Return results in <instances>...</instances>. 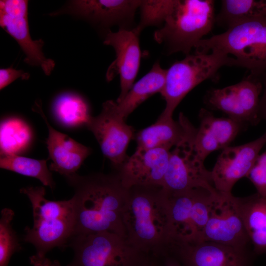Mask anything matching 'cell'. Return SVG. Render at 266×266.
I'll return each mask as SVG.
<instances>
[{"instance_id": "f546056e", "label": "cell", "mask_w": 266, "mask_h": 266, "mask_svg": "<svg viewBox=\"0 0 266 266\" xmlns=\"http://www.w3.org/2000/svg\"><path fill=\"white\" fill-rule=\"evenodd\" d=\"M247 177L254 185L257 193L266 198V150L259 155Z\"/></svg>"}, {"instance_id": "7402d4cb", "label": "cell", "mask_w": 266, "mask_h": 266, "mask_svg": "<svg viewBox=\"0 0 266 266\" xmlns=\"http://www.w3.org/2000/svg\"><path fill=\"white\" fill-rule=\"evenodd\" d=\"M238 199L244 228L255 252L266 253V198L256 193Z\"/></svg>"}, {"instance_id": "8992f818", "label": "cell", "mask_w": 266, "mask_h": 266, "mask_svg": "<svg viewBox=\"0 0 266 266\" xmlns=\"http://www.w3.org/2000/svg\"><path fill=\"white\" fill-rule=\"evenodd\" d=\"M239 66L233 57L213 50L203 53L195 50L182 60L174 62L167 69L165 84L161 93L166 106L161 116L172 118L173 112L186 95L207 79H217V74L224 66Z\"/></svg>"}, {"instance_id": "44dd1931", "label": "cell", "mask_w": 266, "mask_h": 266, "mask_svg": "<svg viewBox=\"0 0 266 266\" xmlns=\"http://www.w3.org/2000/svg\"><path fill=\"white\" fill-rule=\"evenodd\" d=\"M166 69L159 62H156L150 70L133 84L119 102L115 101V108L119 114L126 119L141 103L152 95L161 93L165 84Z\"/></svg>"}, {"instance_id": "f1b7e54d", "label": "cell", "mask_w": 266, "mask_h": 266, "mask_svg": "<svg viewBox=\"0 0 266 266\" xmlns=\"http://www.w3.org/2000/svg\"><path fill=\"white\" fill-rule=\"evenodd\" d=\"M14 216V212L10 208H4L0 212V266H8L12 256L21 248L11 225Z\"/></svg>"}, {"instance_id": "1f68e13d", "label": "cell", "mask_w": 266, "mask_h": 266, "mask_svg": "<svg viewBox=\"0 0 266 266\" xmlns=\"http://www.w3.org/2000/svg\"><path fill=\"white\" fill-rule=\"evenodd\" d=\"M260 77L263 84V91L260 99L259 115L261 120L266 121V72Z\"/></svg>"}, {"instance_id": "7c38bea8", "label": "cell", "mask_w": 266, "mask_h": 266, "mask_svg": "<svg viewBox=\"0 0 266 266\" xmlns=\"http://www.w3.org/2000/svg\"><path fill=\"white\" fill-rule=\"evenodd\" d=\"M266 143V131L254 140L223 149L211 171L216 190L232 193L234 184L241 178L247 177Z\"/></svg>"}, {"instance_id": "5b68a950", "label": "cell", "mask_w": 266, "mask_h": 266, "mask_svg": "<svg viewBox=\"0 0 266 266\" xmlns=\"http://www.w3.org/2000/svg\"><path fill=\"white\" fill-rule=\"evenodd\" d=\"M194 48L203 53L217 50L232 55L240 67L260 76L266 72V18L236 23L223 33L200 40Z\"/></svg>"}, {"instance_id": "5bb4252c", "label": "cell", "mask_w": 266, "mask_h": 266, "mask_svg": "<svg viewBox=\"0 0 266 266\" xmlns=\"http://www.w3.org/2000/svg\"><path fill=\"white\" fill-rule=\"evenodd\" d=\"M139 35L134 29H119L117 32L108 31L103 41L111 46L116 58L109 66L106 73L108 81L116 75L120 76V93L116 101H120L133 85L140 63L141 51Z\"/></svg>"}, {"instance_id": "9c48e42d", "label": "cell", "mask_w": 266, "mask_h": 266, "mask_svg": "<svg viewBox=\"0 0 266 266\" xmlns=\"http://www.w3.org/2000/svg\"><path fill=\"white\" fill-rule=\"evenodd\" d=\"M249 241L243 222L238 198L216 191L212 195L209 217L201 241L244 249Z\"/></svg>"}, {"instance_id": "52a82bcc", "label": "cell", "mask_w": 266, "mask_h": 266, "mask_svg": "<svg viewBox=\"0 0 266 266\" xmlns=\"http://www.w3.org/2000/svg\"><path fill=\"white\" fill-rule=\"evenodd\" d=\"M68 246L74 257L66 266H134L141 259L126 237L111 232L75 234Z\"/></svg>"}, {"instance_id": "d4e9b609", "label": "cell", "mask_w": 266, "mask_h": 266, "mask_svg": "<svg viewBox=\"0 0 266 266\" xmlns=\"http://www.w3.org/2000/svg\"><path fill=\"white\" fill-rule=\"evenodd\" d=\"M0 168L39 180L53 189L55 183L45 160H37L17 154L0 153Z\"/></svg>"}, {"instance_id": "484cf974", "label": "cell", "mask_w": 266, "mask_h": 266, "mask_svg": "<svg viewBox=\"0 0 266 266\" xmlns=\"http://www.w3.org/2000/svg\"><path fill=\"white\" fill-rule=\"evenodd\" d=\"M53 110L57 119L69 127L85 126L91 116L84 100L72 93L63 94L57 98L53 103Z\"/></svg>"}, {"instance_id": "2e32d148", "label": "cell", "mask_w": 266, "mask_h": 266, "mask_svg": "<svg viewBox=\"0 0 266 266\" xmlns=\"http://www.w3.org/2000/svg\"><path fill=\"white\" fill-rule=\"evenodd\" d=\"M140 0H75L70 1L69 13L104 27L114 25L131 29Z\"/></svg>"}, {"instance_id": "e0dca14e", "label": "cell", "mask_w": 266, "mask_h": 266, "mask_svg": "<svg viewBox=\"0 0 266 266\" xmlns=\"http://www.w3.org/2000/svg\"><path fill=\"white\" fill-rule=\"evenodd\" d=\"M174 249L182 266H249L244 249L209 241L193 243H175Z\"/></svg>"}, {"instance_id": "ba28073f", "label": "cell", "mask_w": 266, "mask_h": 266, "mask_svg": "<svg viewBox=\"0 0 266 266\" xmlns=\"http://www.w3.org/2000/svg\"><path fill=\"white\" fill-rule=\"evenodd\" d=\"M197 128L191 123L183 140L170 152L168 167L163 183L167 193H174L195 188L212 191L215 189L211 171L197 154L194 145Z\"/></svg>"}, {"instance_id": "4fadbf2b", "label": "cell", "mask_w": 266, "mask_h": 266, "mask_svg": "<svg viewBox=\"0 0 266 266\" xmlns=\"http://www.w3.org/2000/svg\"><path fill=\"white\" fill-rule=\"evenodd\" d=\"M204 101L209 108L220 111L247 126L256 125L260 122L258 93L246 81L223 88L210 89Z\"/></svg>"}, {"instance_id": "4dcf8cb0", "label": "cell", "mask_w": 266, "mask_h": 266, "mask_svg": "<svg viewBox=\"0 0 266 266\" xmlns=\"http://www.w3.org/2000/svg\"><path fill=\"white\" fill-rule=\"evenodd\" d=\"M30 76L29 73L21 69L18 70L11 67L0 68V89L1 90L18 78L28 80Z\"/></svg>"}, {"instance_id": "cb8c5ba5", "label": "cell", "mask_w": 266, "mask_h": 266, "mask_svg": "<svg viewBox=\"0 0 266 266\" xmlns=\"http://www.w3.org/2000/svg\"><path fill=\"white\" fill-rule=\"evenodd\" d=\"M266 18V0H223L215 22L227 28L238 22Z\"/></svg>"}, {"instance_id": "6da1fadb", "label": "cell", "mask_w": 266, "mask_h": 266, "mask_svg": "<svg viewBox=\"0 0 266 266\" xmlns=\"http://www.w3.org/2000/svg\"><path fill=\"white\" fill-rule=\"evenodd\" d=\"M66 178L74 192L73 235L107 232L126 238L123 212L128 188L116 172L84 176L76 173Z\"/></svg>"}, {"instance_id": "4316f807", "label": "cell", "mask_w": 266, "mask_h": 266, "mask_svg": "<svg viewBox=\"0 0 266 266\" xmlns=\"http://www.w3.org/2000/svg\"><path fill=\"white\" fill-rule=\"evenodd\" d=\"M0 129V153L17 154L30 144L32 132L22 120L16 117L6 119L1 122Z\"/></svg>"}, {"instance_id": "277c9868", "label": "cell", "mask_w": 266, "mask_h": 266, "mask_svg": "<svg viewBox=\"0 0 266 266\" xmlns=\"http://www.w3.org/2000/svg\"><path fill=\"white\" fill-rule=\"evenodd\" d=\"M215 18L214 0H175L163 25L155 32L154 39L164 44L168 54L188 55L212 30Z\"/></svg>"}, {"instance_id": "ffe728a7", "label": "cell", "mask_w": 266, "mask_h": 266, "mask_svg": "<svg viewBox=\"0 0 266 266\" xmlns=\"http://www.w3.org/2000/svg\"><path fill=\"white\" fill-rule=\"evenodd\" d=\"M190 124L182 113H180L178 121L160 116L154 124L135 134L136 149L163 148L170 150L183 140Z\"/></svg>"}, {"instance_id": "3957f363", "label": "cell", "mask_w": 266, "mask_h": 266, "mask_svg": "<svg viewBox=\"0 0 266 266\" xmlns=\"http://www.w3.org/2000/svg\"><path fill=\"white\" fill-rule=\"evenodd\" d=\"M20 193L29 199L33 211V225L26 227L23 241L32 244L35 253L30 257L33 266H50L47 253L55 247L65 248L72 237L75 226L72 199L51 200L45 198L43 186L21 188Z\"/></svg>"}, {"instance_id": "9a60e30c", "label": "cell", "mask_w": 266, "mask_h": 266, "mask_svg": "<svg viewBox=\"0 0 266 266\" xmlns=\"http://www.w3.org/2000/svg\"><path fill=\"white\" fill-rule=\"evenodd\" d=\"M170 150L163 148L137 149L117 170L127 188L133 186H162Z\"/></svg>"}, {"instance_id": "d6a6232c", "label": "cell", "mask_w": 266, "mask_h": 266, "mask_svg": "<svg viewBox=\"0 0 266 266\" xmlns=\"http://www.w3.org/2000/svg\"><path fill=\"white\" fill-rule=\"evenodd\" d=\"M166 266H182L177 261L169 259L167 261Z\"/></svg>"}, {"instance_id": "83f0119b", "label": "cell", "mask_w": 266, "mask_h": 266, "mask_svg": "<svg viewBox=\"0 0 266 266\" xmlns=\"http://www.w3.org/2000/svg\"><path fill=\"white\" fill-rule=\"evenodd\" d=\"M175 0H142L140 21L134 28L139 34L149 26L162 27L170 13Z\"/></svg>"}, {"instance_id": "8fae6325", "label": "cell", "mask_w": 266, "mask_h": 266, "mask_svg": "<svg viewBox=\"0 0 266 266\" xmlns=\"http://www.w3.org/2000/svg\"><path fill=\"white\" fill-rule=\"evenodd\" d=\"M28 7V0H0V26L20 45L26 56L25 62L40 67L46 75H49L55 63L44 56L42 39L33 40L31 36Z\"/></svg>"}, {"instance_id": "7a4b0ae2", "label": "cell", "mask_w": 266, "mask_h": 266, "mask_svg": "<svg viewBox=\"0 0 266 266\" xmlns=\"http://www.w3.org/2000/svg\"><path fill=\"white\" fill-rule=\"evenodd\" d=\"M123 221L129 242L141 253L159 252L171 243L167 194L162 186L128 188Z\"/></svg>"}, {"instance_id": "e575fe53", "label": "cell", "mask_w": 266, "mask_h": 266, "mask_svg": "<svg viewBox=\"0 0 266 266\" xmlns=\"http://www.w3.org/2000/svg\"><path fill=\"white\" fill-rule=\"evenodd\" d=\"M50 266H61V265L58 261L54 260L51 262Z\"/></svg>"}, {"instance_id": "ac0fdd59", "label": "cell", "mask_w": 266, "mask_h": 266, "mask_svg": "<svg viewBox=\"0 0 266 266\" xmlns=\"http://www.w3.org/2000/svg\"><path fill=\"white\" fill-rule=\"evenodd\" d=\"M200 124L194 139L196 151L204 161L211 153L230 146L238 134L247 126L229 117H215L207 109L199 113Z\"/></svg>"}, {"instance_id": "d6986e66", "label": "cell", "mask_w": 266, "mask_h": 266, "mask_svg": "<svg viewBox=\"0 0 266 266\" xmlns=\"http://www.w3.org/2000/svg\"><path fill=\"white\" fill-rule=\"evenodd\" d=\"M35 109V111L43 118L48 131L46 144L49 158L52 161L49 169L65 177L76 173L91 154V149L54 129L48 123L38 104Z\"/></svg>"}, {"instance_id": "30bf717a", "label": "cell", "mask_w": 266, "mask_h": 266, "mask_svg": "<svg viewBox=\"0 0 266 266\" xmlns=\"http://www.w3.org/2000/svg\"><path fill=\"white\" fill-rule=\"evenodd\" d=\"M115 101L107 100L102 104L100 113L92 116L85 126L93 133L102 153L117 170L129 156L128 145L135 135L133 128L117 112Z\"/></svg>"}, {"instance_id": "603a6c76", "label": "cell", "mask_w": 266, "mask_h": 266, "mask_svg": "<svg viewBox=\"0 0 266 266\" xmlns=\"http://www.w3.org/2000/svg\"><path fill=\"white\" fill-rule=\"evenodd\" d=\"M212 191L198 188L193 201L185 208L183 218L181 243L200 242L209 217Z\"/></svg>"}, {"instance_id": "836d02e7", "label": "cell", "mask_w": 266, "mask_h": 266, "mask_svg": "<svg viewBox=\"0 0 266 266\" xmlns=\"http://www.w3.org/2000/svg\"><path fill=\"white\" fill-rule=\"evenodd\" d=\"M134 266H152V265L149 264L144 260L141 259Z\"/></svg>"}]
</instances>
